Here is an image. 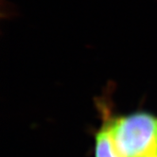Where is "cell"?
<instances>
[{
    "label": "cell",
    "instance_id": "obj_1",
    "mask_svg": "<svg viewBox=\"0 0 157 157\" xmlns=\"http://www.w3.org/2000/svg\"><path fill=\"white\" fill-rule=\"evenodd\" d=\"M105 125L122 157L149 154L157 142V117L149 113L138 112L117 117Z\"/></svg>",
    "mask_w": 157,
    "mask_h": 157
},
{
    "label": "cell",
    "instance_id": "obj_2",
    "mask_svg": "<svg viewBox=\"0 0 157 157\" xmlns=\"http://www.w3.org/2000/svg\"><path fill=\"white\" fill-rule=\"evenodd\" d=\"M95 157H122L112 140L106 125L97 133Z\"/></svg>",
    "mask_w": 157,
    "mask_h": 157
},
{
    "label": "cell",
    "instance_id": "obj_3",
    "mask_svg": "<svg viewBox=\"0 0 157 157\" xmlns=\"http://www.w3.org/2000/svg\"><path fill=\"white\" fill-rule=\"evenodd\" d=\"M141 157H157V154H153V153H150V154H146L144 156Z\"/></svg>",
    "mask_w": 157,
    "mask_h": 157
}]
</instances>
